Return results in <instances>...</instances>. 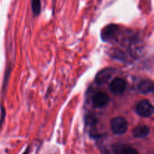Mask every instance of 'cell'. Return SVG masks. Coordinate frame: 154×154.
Segmentation results:
<instances>
[{"instance_id": "6da1fadb", "label": "cell", "mask_w": 154, "mask_h": 154, "mask_svg": "<svg viewBox=\"0 0 154 154\" xmlns=\"http://www.w3.org/2000/svg\"><path fill=\"white\" fill-rule=\"evenodd\" d=\"M111 129L115 135H123L128 129V122L124 117H116L111 119Z\"/></svg>"}, {"instance_id": "7a4b0ae2", "label": "cell", "mask_w": 154, "mask_h": 154, "mask_svg": "<svg viewBox=\"0 0 154 154\" xmlns=\"http://www.w3.org/2000/svg\"><path fill=\"white\" fill-rule=\"evenodd\" d=\"M137 114L142 117H150L153 114V106L147 99L141 100L135 107Z\"/></svg>"}, {"instance_id": "3957f363", "label": "cell", "mask_w": 154, "mask_h": 154, "mask_svg": "<svg viewBox=\"0 0 154 154\" xmlns=\"http://www.w3.org/2000/svg\"><path fill=\"white\" fill-rule=\"evenodd\" d=\"M119 32V26L117 24H109L101 32V38L105 42L115 40Z\"/></svg>"}, {"instance_id": "277c9868", "label": "cell", "mask_w": 154, "mask_h": 154, "mask_svg": "<svg viewBox=\"0 0 154 154\" xmlns=\"http://www.w3.org/2000/svg\"><path fill=\"white\" fill-rule=\"evenodd\" d=\"M126 82L121 78H115L109 84V89L114 94H121L126 90Z\"/></svg>"}, {"instance_id": "5b68a950", "label": "cell", "mask_w": 154, "mask_h": 154, "mask_svg": "<svg viewBox=\"0 0 154 154\" xmlns=\"http://www.w3.org/2000/svg\"><path fill=\"white\" fill-rule=\"evenodd\" d=\"M114 69L112 68H105L102 69L100 72H98L95 81L98 85H103L106 84L114 75Z\"/></svg>"}, {"instance_id": "8992f818", "label": "cell", "mask_w": 154, "mask_h": 154, "mask_svg": "<svg viewBox=\"0 0 154 154\" xmlns=\"http://www.w3.org/2000/svg\"><path fill=\"white\" fill-rule=\"evenodd\" d=\"M109 101L108 95L104 92H97L92 98L93 105L96 108H102L105 106Z\"/></svg>"}, {"instance_id": "52a82bcc", "label": "cell", "mask_w": 154, "mask_h": 154, "mask_svg": "<svg viewBox=\"0 0 154 154\" xmlns=\"http://www.w3.org/2000/svg\"><path fill=\"white\" fill-rule=\"evenodd\" d=\"M150 132V129L147 125H139L136 126L132 130L134 137L138 138H144L148 136Z\"/></svg>"}, {"instance_id": "ba28073f", "label": "cell", "mask_w": 154, "mask_h": 154, "mask_svg": "<svg viewBox=\"0 0 154 154\" xmlns=\"http://www.w3.org/2000/svg\"><path fill=\"white\" fill-rule=\"evenodd\" d=\"M138 89L140 93H143V94H148V93H153L154 90L153 82L150 80H144L139 83Z\"/></svg>"}, {"instance_id": "9c48e42d", "label": "cell", "mask_w": 154, "mask_h": 154, "mask_svg": "<svg viewBox=\"0 0 154 154\" xmlns=\"http://www.w3.org/2000/svg\"><path fill=\"white\" fill-rule=\"evenodd\" d=\"M32 9L35 15H38L41 11V2L38 0L32 2Z\"/></svg>"}, {"instance_id": "30bf717a", "label": "cell", "mask_w": 154, "mask_h": 154, "mask_svg": "<svg viewBox=\"0 0 154 154\" xmlns=\"http://www.w3.org/2000/svg\"><path fill=\"white\" fill-rule=\"evenodd\" d=\"M86 123L88 126H96V123H98V119L92 114H87L86 117Z\"/></svg>"}, {"instance_id": "8fae6325", "label": "cell", "mask_w": 154, "mask_h": 154, "mask_svg": "<svg viewBox=\"0 0 154 154\" xmlns=\"http://www.w3.org/2000/svg\"><path fill=\"white\" fill-rule=\"evenodd\" d=\"M123 154H139L135 149L130 147H126L123 150Z\"/></svg>"}, {"instance_id": "7c38bea8", "label": "cell", "mask_w": 154, "mask_h": 154, "mask_svg": "<svg viewBox=\"0 0 154 154\" xmlns=\"http://www.w3.org/2000/svg\"><path fill=\"white\" fill-rule=\"evenodd\" d=\"M29 147H28V148H27V149H26V151H25V152H24V153H23V154H28V153H29Z\"/></svg>"}]
</instances>
